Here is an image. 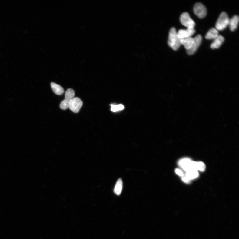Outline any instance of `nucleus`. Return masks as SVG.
Here are the masks:
<instances>
[{"label": "nucleus", "mask_w": 239, "mask_h": 239, "mask_svg": "<svg viewBox=\"0 0 239 239\" xmlns=\"http://www.w3.org/2000/svg\"><path fill=\"white\" fill-rule=\"evenodd\" d=\"M230 19L227 13L223 12L221 13L216 24V29L222 31L226 28L229 24Z\"/></svg>", "instance_id": "7ed1b4c3"}, {"label": "nucleus", "mask_w": 239, "mask_h": 239, "mask_svg": "<svg viewBox=\"0 0 239 239\" xmlns=\"http://www.w3.org/2000/svg\"><path fill=\"white\" fill-rule=\"evenodd\" d=\"M180 21L182 25L189 29H193L195 26V23L190 17L188 12L183 13L180 17Z\"/></svg>", "instance_id": "39448f33"}, {"label": "nucleus", "mask_w": 239, "mask_h": 239, "mask_svg": "<svg viewBox=\"0 0 239 239\" xmlns=\"http://www.w3.org/2000/svg\"><path fill=\"white\" fill-rule=\"evenodd\" d=\"M194 12L199 18H204L207 14V10L205 6L201 3H197L194 6Z\"/></svg>", "instance_id": "423d86ee"}, {"label": "nucleus", "mask_w": 239, "mask_h": 239, "mask_svg": "<svg viewBox=\"0 0 239 239\" xmlns=\"http://www.w3.org/2000/svg\"><path fill=\"white\" fill-rule=\"evenodd\" d=\"M168 45L174 51L177 50L181 44L177 32L174 27H172L169 31L168 41Z\"/></svg>", "instance_id": "f257e3e1"}, {"label": "nucleus", "mask_w": 239, "mask_h": 239, "mask_svg": "<svg viewBox=\"0 0 239 239\" xmlns=\"http://www.w3.org/2000/svg\"><path fill=\"white\" fill-rule=\"evenodd\" d=\"M219 32L215 28L211 29L206 35L205 38L207 40L215 39L219 35Z\"/></svg>", "instance_id": "ddd939ff"}, {"label": "nucleus", "mask_w": 239, "mask_h": 239, "mask_svg": "<svg viewBox=\"0 0 239 239\" xmlns=\"http://www.w3.org/2000/svg\"><path fill=\"white\" fill-rule=\"evenodd\" d=\"M205 165L203 162H198V164H197V171L199 170L200 171L203 172L205 171Z\"/></svg>", "instance_id": "a211bd4d"}, {"label": "nucleus", "mask_w": 239, "mask_h": 239, "mask_svg": "<svg viewBox=\"0 0 239 239\" xmlns=\"http://www.w3.org/2000/svg\"><path fill=\"white\" fill-rule=\"evenodd\" d=\"M75 92L72 89L69 88L66 91L65 99L60 104V107L62 110H65L68 108L69 103L75 98Z\"/></svg>", "instance_id": "20e7f679"}, {"label": "nucleus", "mask_w": 239, "mask_h": 239, "mask_svg": "<svg viewBox=\"0 0 239 239\" xmlns=\"http://www.w3.org/2000/svg\"><path fill=\"white\" fill-rule=\"evenodd\" d=\"M175 172L178 175L181 176H183V173L182 171L181 170L179 169H176L175 170Z\"/></svg>", "instance_id": "6ab92c4d"}, {"label": "nucleus", "mask_w": 239, "mask_h": 239, "mask_svg": "<svg viewBox=\"0 0 239 239\" xmlns=\"http://www.w3.org/2000/svg\"><path fill=\"white\" fill-rule=\"evenodd\" d=\"M123 188V182L122 179L120 178L116 183L114 189V192L117 195H119L122 192Z\"/></svg>", "instance_id": "2eb2a0df"}, {"label": "nucleus", "mask_w": 239, "mask_h": 239, "mask_svg": "<svg viewBox=\"0 0 239 239\" xmlns=\"http://www.w3.org/2000/svg\"><path fill=\"white\" fill-rule=\"evenodd\" d=\"M239 21L238 16H234L230 20L229 24L230 28L232 32H234L237 28Z\"/></svg>", "instance_id": "f8f14e48"}, {"label": "nucleus", "mask_w": 239, "mask_h": 239, "mask_svg": "<svg viewBox=\"0 0 239 239\" xmlns=\"http://www.w3.org/2000/svg\"><path fill=\"white\" fill-rule=\"evenodd\" d=\"M193 42L194 38L191 37L180 40L181 45H183L187 51L191 48Z\"/></svg>", "instance_id": "9d476101"}, {"label": "nucleus", "mask_w": 239, "mask_h": 239, "mask_svg": "<svg viewBox=\"0 0 239 239\" xmlns=\"http://www.w3.org/2000/svg\"><path fill=\"white\" fill-rule=\"evenodd\" d=\"M202 37L200 35H198L194 38V42L190 49L187 51V53L189 55L194 54L202 42Z\"/></svg>", "instance_id": "6e6552de"}, {"label": "nucleus", "mask_w": 239, "mask_h": 239, "mask_svg": "<svg viewBox=\"0 0 239 239\" xmlns=\"http://www.w3.org/2000/svg\"><path fill=\"white\" fill-rule=\"evenodd\" d=\"M182 180L184 182L186 183L189 182L190 181V180H189L188 178L186 177L185 176L184 177L182 178Z\"/></svg>", "instance_id": "aec40b11"}, {"label": "nucleus", "mask_w": 239, "mask_h": 239, "mask_svg": "<svg viewBox=\"0 0 239 239\" xmlns=\"http://www.w3.org/2000/svg\"><path fill=\"white\" fill-rule=\"evenodd\" d=\"M83 105V102L78 98H73L69 103L68 108L75 113H78Z\"/></svg>", "instance_id": "0eeeda50"}, {"label": "nucleus", "mask_w": 239, "mask_h": 239, "mask_svg": "<svg viewBox=\"0 0 239 239\" xmlns=\"http://www.w3.org/2000/svg\"><path fill=\"white\" fill-rule=\"evenodd\" d=\"M51 86L53 91L56 95H63L64 92V90L63 87L60 85L54 82L51 83Z\"/></svg>", "instance_id": "4468645a"}, {"label": "nucleus", "mask_w": 239, "mask_h": 239, "mask_svg": "<svg viewBox=\"0 0 239 239\" xmlns=\"http://www.w3.org/2000/svg\"><path fill=\"white\" fill-rule=\"evenodd\" d=\"M224 38L221 35H219L214 39L213 42L211 44V48L213 49L219 48L224 42Z\"/></svg>", "instance_id": "9b49d317"}, {"label": "nucleus", "mask_w": 239, "mask_h": 239, "mask_svg": "<svg viewBox=\"0 0 239 239\" xmlns=\"http://www.w3.org/2000/svg\"><path fill=\"white\" fill-rule=\"evenodd\" d=\"M199 175V173L197 171L193 170L186 172L185 176L190 180L197 178Z\"/></svg>", "instance_id": "dca6fc26"}, {"label": "nucleus", "mask_w": 239, "mask_h": 239, "mask_svg": "<svg viewBox=\"0 0 239 239\" xmlns=\"http://www.w3.org/2000/svg\"><path fill=\"white\" fill-rule=\"evenodd\" d=\"M110 105L111 106V110L113 112H116L122 110L124 108V106L122 104L118 105Z\"/></svg>", "instance_id": "f3484780"}, {"label": "nucleus", "mask_w": 239, "mask_h": 239, "mask_svg": "<svg viewBox=\"0 0 239 239\" xmlns=\"http://www.w3.org/2000/svg\"><path fill=\"white\" fill-rule=\"evenodd\" d=\"M198 162L194 161L188 158H183L180 160L178 164L186 172L191 171H197Z\"/></svg>", "instance_id": "f03ea898"}, {"label": "nucleus", "mask_w": 239, "mask_h": 239, "mask_svg": "<svg viewBox=\"0 0 239 239\" xmlns=\"http://www.w3.org/2000/svg\"><path fill=\"white\" fill-rule=\"evenodd\" d=\"M196 31L194 28L180 30L177 32V35L179 38L181 40L186 38L190 37L195 33Z\"/></svg>", "instance_id": "1a4fd4ad"}]
</instances>
